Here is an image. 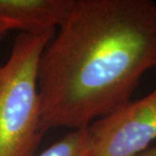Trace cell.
Wrapping results in <instances>:
<instances>
[{"label":"cell","instance_id":"277c9868","mask_svg":"<svg viewBox=\"0 0 156 156\" xmlns=\"http://www.w3.org/2000/svg\"><path fill=\"white\" fill-rule=\"evenodd\" d=\"M73 0H0V24L21 33L56 32L65 20Z\"/></svg>","mask_w":156,"mask_h":156},{"label":"cell","instance_id":"52a82bcc","mask_svg":"<svg viewBox=\"0 0 156 156\" xmlns=\"http://www.w3.org/2000/svg\"><path fill=\"white\" fill-rule=\"evenodd\" d=\"M11 29L8 26H5V24H0V39L2 38L3 36L5 35L8 30H10Z\"/></svg>","mask_w":156,"mask_h":156},{"label":"cell","instance_id":"7a4b0ae2","mask_svg":"<svg viewBox=\"0 0 156 156\" xmlns=\"http://www.w3.org/2000/svg\"><path fill=\"white\" fill-rule=\"evenodd\" d=\"M56 32L20 33L11 53L0 64V156H34L41 129L39 65Z\"/></svg>","mask_w":156,"mask_h":156},{"label":"cell","instance_id":"3957f363","mask_svg":"<svg viewBox=\"0 0 156 156\" xmlns=\"http://www.w3.org/2000/svg\"><path fill=\"white\" fill-rule=\"evenodd\" d=\"M156 141V88L87 127L85 156H135Z\"/></svg>","mask_w":156,"mask_h":156},{"label":"cell","instance_id":"8992f818","mask_svg":"<svg viewBox=\"0 0 156 156\" xmlns=\"http://www.w3.org/2000/svg\"><path fill=\"white\" fill-rule=\"evenodd\" d=\"M135 156H156V145H152L146 150L142 151L141 153L137 154Z\"/></svg>","mask_w":156,"mask_h":156},{"label":"cell","instance_id":"6da1fadb","mask_svg":"<svg viewBox=\"0 0 156 156\" xmlns=\"http://www.w3.org/2000/svg\"><path fill=\"white\" fill-rule=\"evenodd\" d=\"M156 67V3L73 0L39 65L41 129H81L128 101Z\"/></svg>","mask_w":156,"mask_h":156},{"label":"cell","instance_id":"5b68a950","mask_svg":"<svg viewBox=\"0 0 156 156\" xmlns=\"http://www.w3.org/2000/svg\"><path fill=\"white\" fill-rule=\"evenodd\" d=\"M87 147V127L67 133L38 156H85Z\"/></svg>","mask_w":156,"mask_h":156}]
</instances>
